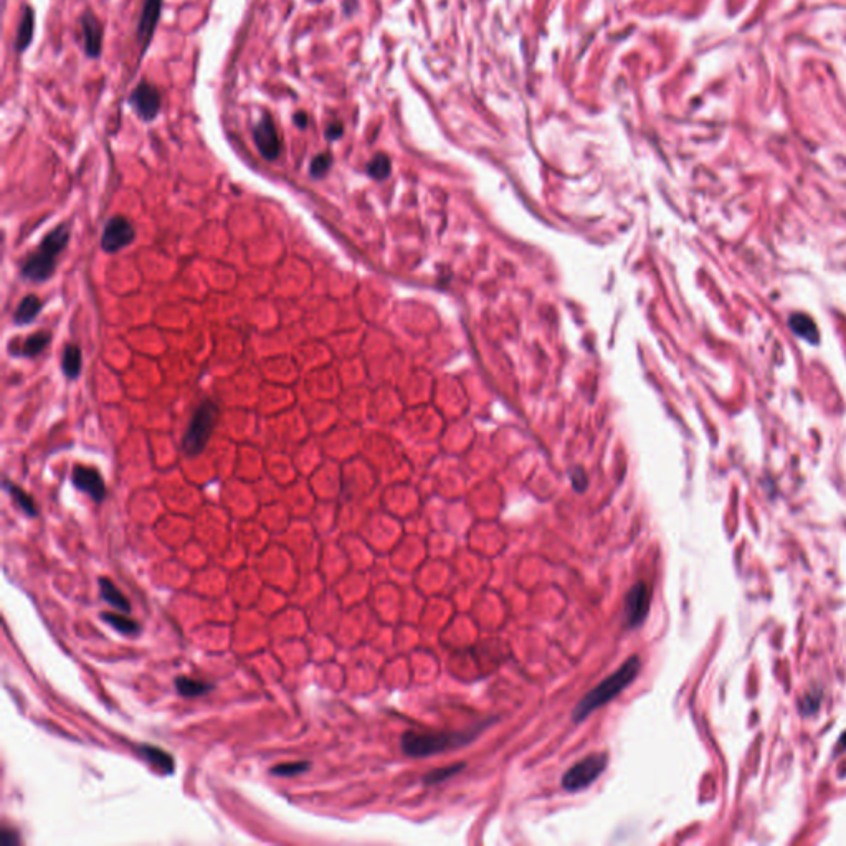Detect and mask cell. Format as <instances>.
Listing matches in <instances>:
<instances>
[{
  "label": "cell",
  "mask_w": 846,
  "mask_h": 846,
  "mask_svg": "<svg viewBox=\"0 0 846 846\" xmlns=\"http://www.w3.org/2000/svg\"><path fill=\"white\" fill-rule=\"evenodd\" d=\"M640 668H642V661H640L638 656L628 658L617 671L610 674L609 678H605L600 685H597L596 688L589 691V693L582 698V701L577 705L576 709H573V721H584L587 716L592 714L598 707L605 706L611 699L617 698L623 689L628 688V686L635 681V678L638 676L640 673Z\"/></svg>",
  "instance_id": "cell-1"
},
{
  "label": "cell",
  "mask_w": 846,
  "mask_h": 846,
  "mask_svg": "<svg viewBox=\"0 0 846 846\" xmlns=\"http://www.w3.org/2000/svg\"><path fill=\"white\" fill-rule=\"evenodd\" d=\"M70 242V228L66 225H58L40 243L39 250L27 259L22 268V276L33 283H40L53 275L57 266V258L66 248Z\"/></svg>",
  "instance_id": "cell-2"
},
{
  "label": "cell",
  "mask_w": 846,
  "mask_h": 846,
  "mask_svg": "<svg viewBox=\"0 0 846 846\" xmlns=\"http://www.w3.org/2000/svg\"><path fill=\"white\" fill-rule=\"evenodd\" d=\"M476 732H415L402 736V749L409 757H429L435 754L458 749L471 742Z\"/></svg>",
  "instance_id": "cell-3"
},
{
  "label": "cell",
  "mask_w": 846,
  "mask_h": 846,
  "mask_svg": "<svg viewBox=\"0 0 846 846\" xmlns=\"http://www.w3.org/2000/svg\"><path fill=\"white\" fill-rule=\"evenodd\" d=\"M220 410L219 405L212 400H204L195 410L194 417H192L188 429L182 438V448L188 456H195L202 453L204 448L207 446L208 440H210L213 429H215L217 422H219Z\"/></svg>",
  "instance_id": "cell-4"
},
{
  "label": "cell",
  "mask_w": 846,
  "mask_h": 846,
  "mask_svg": "<svg viewBox=\"0 0 846 846\" xmlns=\"http://www.w3.org/2000/svg\"><path fill=\"white\" fill-rule=\"evenodd\" d=\"M607 764H609V757L607 754H592V756L585 757L577 764H573L571 769L565 772L562 778V785L567 791H579L587 789L593 782L600 777L604 772Z\"/></svg>",
  "instance_id": "cell-5"
},
{
  "label": "cell",
  "mask_w": 846,
  "mask_h": 846,
  "mask_svg": "<svg viewBox=\"0 0 846 846\" xmlns=\"http://www.w3.org/2000/svg\"><path fill=\"white\" fill-rule=\"evenodd\" d=\"M253 141L266 161H276L283 153V142L270 112H263L262 118L253 126Z\"/></svg>",
  "instance_id": "cell-6"
},
{
  "label": "cell",
  "mask_w": 846,
  "mask_h": 846,
  "mask_svg": "<svg viewBox=\"0 0 846 846\" xmlns=\"http://www.w3.org/2000/svg\"><path fill=\"white\" fill-rule=\"evenodd\" d=\"M128 103L131 110L137 115V118L149 123V121L156 119L159 112H161L162 98L156 86L142 79L139 85L134 88L132 93L129 95Z\"/></svg>",
  "instance_id": "cell-7"
},
{
  "label": "cell",
  "mask_w": 846,
  "mask_h": 846,
  "mask_svg": "<svg viewBox=\"0 0 846 846\" xmlns=\"http://www.w3.org/2000/svg\"><path fill=\"white\" fill-rule=\"evenodd\" d=\"M650 589L645 582H636V584L628 590L625 598V613H627V625L635 628L642 625L643 620L647 618L648 611H650Z\"/></svg>",
  "instance_id": "cell-8"
},
{
  "label": "cell",
  "mask_w": 846,
  "mask_h": 846,
  "mask_svg": "<svg viewBox=\"0 0 846 846\" xmlns=\"http://www.w3.org/2000/svg\"><path fill=\"white\" fill-rule=\"evenodd\" d=\"M134 238H136V232H134L132 225L124 217H112L104 227L101 246L108 253H116V251L126 248Z\"/></svg>",
  "instance_id": "cell-9"
},
{
  "label": "cell",
  "mask_w": 846,
  "mask_h": 846,
  "mask_svg": "<svg viewBox=\"0 0 846 846\" xmlns=\"http://www.w3.org/2000/svg\"><path fill=\"white\" fill-rule=\"evenodd\" d=\"M71 481H73L75 488L79 489L81 493L88 494V496H90L91 500H95L96 502H101L104 500L106 486H104L101 475H99L95 468L78 464V466H75L73 475H71Z\"/></svg>",
  "instance_id": "cell-10"
},
{
  "label": "cell",
  "mask_w": 846,
  "mask_h": 846,
  "mask_svg": "<svg viewBox=\"0 0 846 846\" xmlns=\"http://www.w3.org/2000/svg\"><path fill=\"white\" fill-rule=\"evenodd\" d=\"M162 3H164V0H144V3H142L139 25H137V40H139L142 47V55L148 50L150 39L156 32L157 22L161 19Z\"/></svg>",
  "instance_id": "cell-11"
},
{
  "label": "cell",
  "mask_w": 846,
  "mask_h": 846,
  "mask_svg": "<svg viewBox=\"0 0 846 846\" xmlns=\"http://www.w3.org/2000/svg\"><path fill=\"white\" fill-rule=\"evenodd\" d=\"M83 39H85V52L88 58H99L103 50L104 28L93 12H85L79 17Z\"/></svg>",
  "instance_id": "cell-12"
},
{
  "label": "cell",
  "mask_w": 846,
  "mask_h": 846,
  "mask_svg": "<svg viewBox=\"0 0 846 846\" xmlns=\"http://www.w3.org/2000/svg\"><path fill=\"white\" fill-rule=\"evenodd\" d=\"M33 32H35V12L30 6H25L22 8V19H20L19 27H17V35L14 41V48L17 53H23L25 50L30 47L33 40Z\"/></svg>",
  "instance_id": "cell-13"
},
{
  "label": "cell",
  "mask_w": 846,
  "mask_h": 846,
  "mask_svg": "<svg viewBox=\"0 0 846 846\" xmlns=\"http://www.w3.org/2000/svg\"><path fill=\"white\" fill-rule=\"evenodd\" d=\"M50 341H52V334L48 331H39V333L30 334L20 344L15 342V346L10 347V354L20 355V357H35L50 344Z\"/></svg>",
  "instance_id": "cell-14"
},
{
  "label": "cell",
  "mask_w": 846,
  "mask_h": 846,
  "mask_svg": "<svg viewBox=\"0 0 846 846\" xmlns=\"http://www.w3.org/2000/svg\"><path fill=\"white\" fill-rule=\"evenodd\" d=\"M789 324H790V329L794 331V333L797 334L800 339L810 342V344H818V341H820L818 328H816L815 321L811 319L808 314H803V313L791 314V316L789 317Z\"/></svg>",
  "instance_id": "cell-15"
},
{
  "label": "cell",
  "mask_w": 846,
  "mask_h": 846,
  "mask_svg": "<svg viewBox=\"0 0 846 846\" xmlns=\"http://www.w3.org/2000/svg\"><path fill=\"white\" fill-rule=\"evenodd\" d=\"M139 751L144 759H148L150 765L161 770L162 774H173L174 772V759L166 751L153 745H141Z\"/></svg>",
  "instance_id": "cell-16"
},
{
  "label": "cell",
  "mask_w": 846,
  "mask_h": 846,
  "mask_svg": "<svg viewBox=\"0 0 846 846\" xmlns=\"http://www.w3.org/2000/svg\"><path fill=\"white\" fill-rule=\"evenodd\" d=\"M175 689L184 698H197L204 696V694L210 693L213 686L210 682L202 680H194V678L181 676L175 680Z\"/></svg>",
  "instance_id": "cell-17"
},
{
  "label": "cell",
  "mask_w": 846,
  "mask_h": 846,
  "mask_svg": "<svg viewBox=\"0 0 846 846\" xmlns=\"http://www.w3.org/2000/svg\"><path fill=\"white\" fill-rule=\"evenodd\" d=\"M41 311V301L37 298L35 295H28L25 296L22 299V303L19 304V308H17L14 321L15 324L19 326H25V324H30L32 321H35V317L39 316V313Z\"/></svg>",
  "instance_id": "cell-18"
},
{
  "label": "cell",
  "mask_w": 846,
  "mask_h": 846,
  "mask_svg": "<svg viewBox=\"0 0 846 846\" xmlns=\"http://www.w3.org/2000/svg\"><path fill=\"white\" fill-rule=\"evenodd\" d=\"M81 362H83V355H81V349L77 344H68L65 347V351H63V357H61V371L65 377H68V379H77L79 375V372H81Z\"/></svg>",
  "instance_id": "cell-19"
},
{
  "label": "cell",
  "mask_w": 846,
  "mask_h": 846,
  "mask_svg": "<svg viewBox=\"0 0 846 846\" xmlns=\"http://www.w3.org/2000/svg\"><path fill=\"white\" fill-rule=\"evenodd\" d=\"M99 589H101V596L104 600L108 602V604L123 611L131 610V604H129L128 598L121 593V590L116 587V585L112 584L110 579L101 577V579H99Z\"/></svg>",
  "instance_id": "cell-20"
},
{
  "label": "cell",
  "mask_w": 846,
  "mask_h": 846,
  "mask_svg": "<svg viewBox=\"0 0 846 846\" xmlns=\"http://www.w3.org/2000/svg\"><path fill=\"white\" fill-rule=\"evenodd\" d=\"M101 618L108 623V625H111L112 628H115V630H118V631H121V633H124V635H137L141 631V627L137 625V622L126 618V617H123V615H119V613H111V611H104V613H101Z\"/></svg>",
  "instance_id": "cell-21"
},
{
  "label": "cell",
  "mask_w": 846,
  "mask_h": 846,
  "mask_svg": "<svg viewBox=\"0 0 846 846\" xmlns=\"http://www.w3.org/2000/svg\"><path fill=\"white\" fill-rule=\"evenodd\" d=\"M6 488H7V491L10 493L12 500H14L15 504L19 506V508L22 509L23 513L27 514V516H32V518H33V516H37L35 502H33V500H32V496H30V494H27V493H25L23 489H22V488H19V486H17V484L8 483V481H6Z\"/></svg>",
  "instance_id": "cell-22"
},
{
  "label": "cell",
  "mask_w": 846,
  "mask_h": 846,
  "mask_svg": "<svg viewBox=\"0 0 846 846\" xmlns=\"http://www.w3.org/2000/svg\"><path fill=\"white\" fill-rule=\"evenodd\" d=\"M367 174L375 181H384L391 174V161L385 154H377L367 164Z\"/></svg>",
  "instance_id": "cell-23"
},
{
  "label": "cell",
  "mask_w": 846,
  "mask_h": 846,
  "mask_svg": "<svg viewBox=\"0 0 846 846\" xmlns=\"http://www.w3.org/2000/svg\"><path fill=\"white\" fill-rule=\"evenodd\" d=\"M331 166H333V156L329 153L317 154L311 161V166H309V174L314 179H321L329 173Z\"/></svg>",
  "instance_id": "cell-24"
},
{
  "label": "cell",
  "mask_w": 846,
  "mask_h": 846,
  "mask_svg": "<svg viewBox=\"0 0 846 846\" xmlns=\"http://www.w3.org/2000/svg\"><path fill=\"white\" fill-rule=\"evenodd\" d=\"M309 762L299 760V762H286V764H279L275 765L273 769H271V774L273 776H279V777H291V776H298V774H303L306 770L309 769Z\"/></svg>",
  "instance_id": "cell-25"
},
{
  "label": "cell",
  "mask_w": 846,
  "mask_h": 846,
  "mask_svg": "<svg viewBox=\"0 0 846 846\" xmlns=\"http://www.w3.org/2000/svg\"><path fill=\"white\" fill-rule=\"evenodd\" d=\"M464 767V764H455L450 765V767H443V769H437L433 770V772L426 774L425 778H423V782H425L426 785H433V784H440V782L446 780V778H450L451 776H455V774H458L460 770Z\"/></svg>",
  "instance_id": "cell-26"
},
{
  "label": "cell",
  "mask_w": 846,
  "mask_h": 846,
  "mask_svg": "<svg viewBox=\"0 0 846 846\" xmlns=\"http://www.w3.org/2000/svg\"><path fill=\"white\" fill-rule=\"evenodd\" d=\"M572 483H573V488H576L577 491H584L585 486H587V478H585L584 471H582L580 468H577L576 471H572Z\"/></svg>",
  "instance_id": "cell-27"
},
{
  "label": "cell",
  "mask_w": 846,
  "mask_h": 846,
  "mask_svg": "<svg viewBox=\"0 0 846 846\" xmlns=\"http://www.w3.org/2000/svg\"><path fill=\"white\" fill-rule=\"evenodd\" d=\"M342 132H344V128H342L341 123H331L328 126V129H326V137H328L329 141H336L339 137L342 136Z\"/></svg>",
  "instance_id": "cell-28"
},
{
  "label": "cell",
  "mask_w": 846,
  "mask_h": 846,
  "mask_svg": "<svg viewBox=\"0 0 846 846\" xmlns=\"http://www.w3.org/2000/svg\"><path fill=\"white\" fill-rule=\"evenodd\" d=\"M19 843V838H17V833L12 830H3L2 832V845L3 846H14Z\"/></svg>",
  "instance_id": "cell-29"
},
{
  "label": "cell",
  "mask_w": 846,
  "mask_h": 846,
  "mask_svg": "<svg viewBox=\"0 0 846 846\" xmlns=\"http://www.w3.org/2000/svg\"><path fill=\"white\" fill-rule=\"evenodd\" d=\"M293 121H295L296 128H299V129L308 128V115H306L304 111H296L295 116H293Z\"/></svg>",
  "instance_id": "cell-30"
}]
</instances>
